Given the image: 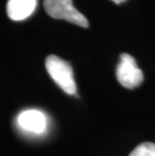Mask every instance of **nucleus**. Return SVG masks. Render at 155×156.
Segmentation results:
<instances>
[{
	"instance_id": "f257e3e1",
	"label": "nucleus",
	"mask_w": 155,
	"mask_h": 156,
	"mask_svg": "<svg viewBox=\"0 0 155 156\" xmlns=\"http://www.w3.org/2000/svg\"><path fill=\"white\" fill-rule=\"evenodd\" d=\"M45 69L55 83L68 95L77 94L74 72L67 61L57 55H48L45 59Z\"/></svg>"
},
{
	"instance_id": "f03ea898",
	"label": "nucleus",
	"mask_w": 155,
	"mask_h": 156,
	"mask_svg": "<svg viewBox=\"0 0 155 156\" xmlns=\"http://www.w3.org/2000/svg\"><path fill=\"white\" fill-rule=\"evenodd\" d=\"M44 10L55 19H64L82 27H88L89 21L72 4V0H44Z\"/></svg>"
},
{
	"instance_id": "7ed1b4c3",
	"label": "nucleus",
	"mask_w": 155,
	"mask_h": 156,
	"mask_svg": "<svg viewBox=\"0 0 155 156\" xmlns=\"http://www.w3.org/2000/svg\"><path fill=\"white\" fill-rule=\"evenodd\" d=\"M116 77L121 86L126 89H135L142 84L143 72L138 68L134 58L128 54L120 55V62L116 69Z\"/></svg>"
},
{
	"instance_id": "20e7f679",
	"label": "nucleus",
	"mask_w": 155,
	"mask_h": 156,
	"mask_svg": "<svg viewBox=\"0 0 155 156\" xmlns=\"http://www.w3.org/2000/svg\"><path fill=\"white\" fill-rule=\"evenodd\" d=\"M17 125L21 130L31 134H42L47 130L48 120L41 111L25 110L21 112L17 117Z\"/></svg>"
},
{
	"instance_id": "39448f33",
	"label": "nucleus",
	"mask_w": 155,
	"mask_h": 156,
	"mask_svg": "<svg viewBox=\"0 0 155 156\" xmlns=\"http://www.w3.org/2000/svg\"><path fill=\"white\" fill-rule=\"evenodd\" d=\"M37 6V0H8L6 12L14 21H21L29 17Z\"/></svg>"
},
{
	"instance_id": "423d86ee",
	"label": "nucleus",
	"mask_w": 155,
	"mask_h": 156,
	"mask_svg": "<svg viewBox=\"0 0 155 156\" xmlns=\"http://www.w3.org/2000/svg\"><path fill=\"white\" fill-rule=\"evenodd\" d=\"M129 156H155V143L143 142L138 145Z\"/></svg>"
},
{
	"instance_id": "0eeeda50",
	"label": "nucleus",
	"mask_w": 155,
	"mask_h": 156,
	"mask_svg": "<svg viewBox=\"0 0 155 156\" xmlns=\"http://www.w3.org/2000/svg\"><path fill=\"white\" fill-rule=\"evenodd\" d=\"M113 2H115L116 4H120V3L122 2H124V1H126V0H112Z\"/></svg>"
}]
</instances>
